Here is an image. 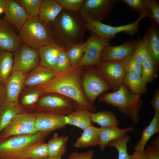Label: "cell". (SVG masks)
I'll list each match as a JSON object with an SVG mask.
<instances>
[{
  "mask_svg": "<svg viewBox=\"0 0 159 159\" xmlns=\"http://www.w3.org/2000/svg\"><path fill=\"white\" fill-rule=\"evenodd\" d=\"M75 102L62 95L54 93L44 94L34 106L32 112L66 116L76 109Z\"/></svg>",
  "mask_w": 159,
  "mask_h": 159,
  "instance_id": "8992f818",
  "label": "cell"
},
{
  "mask_svg": "<svg viewBox=\"0 0 159 159\" xmlns=\"http://www.w3.org/2000/svg\"><path fill=\"white\" fill-rule=\"evenodd\" d=\"M150 104L154 107L155 112H159V89L154 92Z\"/></svg>",
  "mask_w": 159,
  "mask_h": 159,
  "instance_id": "bcb514c9",
  "label": "cell"
},
{
  "mask_svg": "<svg viewBox=\"0 0 159 159\" xmlns=\"http://www.w3.org/2000/svg\"><path fill=\"white\" fill-rule=\"evenodd\" d=\"M117 0H85L78 12L86 23L101 21L110 14Z\"/></svg>",
  "mask_w": 159,
  "mask_h": 159,
  "instance_id": "30bf717a",
  "label": "cell"
},
{
  "mask_svg": "<svg viewBox=\"0 0 159 159\" xmlns=\"http://www.w3.org/2000/svg\"><path fill=\"white\" fill-rule=\"evenodd\" d=\"M86 23L78 12L63 9L53 22L49 25L54 43L67 49L83 42Z\"/></svg>",
  "mask_w": 159,
  "mask_h": 159,
  "instance_id": "7a4b0ae2",
  "label": "cell"
},
{
  "mask_svg": "<svg viewBox=\"0 0 159 159\" xmlns=\"http://www.w3.org/2000/svg\"><path fill=\"white\" fill-rule=\"evenodd\" d=\"M4 13L3 19L9 22L18 33L29 19L23 7L16 0H7Z\"/></svg>",
  "mask_w": 159,
  "mask_h": 159,
  "instance_id": "e0dca14e",
  "label": "cell"
},
{
  "mask_svg": "<svg viewBox=\"0 0 159 159\" xmlns=\"http://www.w3.org/2000/svg\"><path fill=\"white\" fill-rule=\"evenodd\" d=\"M95 154L93 150H88L83 152H74L71 153L67 159H92Z\"/></svg>",
  "mask_w": 159,
  "mask_h": 159,
  "instance_id": "ee69618b",
  "label": "cell"
},
{
  "mask_svg": "<svg viewBox=\"0 0 159 159\" xmlns=\"http://www.w3.org/2000/svg\"><path fill=\"white\" fill-rule=\"evenodd\" d=\"M138 42V39H136L126 41L117 46L108 45L102 52L100 62L122 61L132 54Z\"/></svg>",
  "mask_w": 159,
  "mask_h": 159,
  "instance_id": "5bb4252c",
  "label": "cell"
},
{
  "mask_svg": "<svg viewBox=\"0 0 159 159\" xmlns=\"http://www.w3.org/2000/svg\"><path fill=\"white\" fill-rule=\"evenodd\" d=\"M82 73L81 84L85 95L93 105L96 99L111 87L97 65L87 66Z\"/></svg>",
  "mask_w": 159,
  "mask_h": 159,
  "instance_id": "52a82bcc",
  "label": "cell"
},
{
  "mask_svg": "<svg viewBox=\"0 0 159 159\" xmlns=\"http://www.w3.org/2000/svg\"><path fill=\"white\" fill-rule=\"evenodd\" d=\"M110 40L103 39L91 32L86 41L87 44L83 56L80 62L74 67L97 66L100 62L102 52L105 47L110 45Z\"/></svg>",
  "mask_w": 159,
  "mask_h": 159,
  "instance_id": "7c38bea8",
  "label": "cell"
},
{
  "mask_svg": "<svg viewBox=\"0 0 159 159\" xmlns=\"http://www.w3.org/2000/svg\"><path fill=\"white\" fill-rule=\"evenodd\" d=\"M87 42L72 45L67 49L72 67L77 65L81 60L84 54Z\"/></svg>",
  "mask_w": 159,
  "mask_h": 159,
  "instance_id": "d590c367",
  "label": "cell"
},
{
  "mask_svg": "<svg viewBox=\"0 0 159 159\" xmlns=\"http://www.w3.org/2000/svg\"><path fill=\"white\" fill-rule=\"evenodd\" d=\"M23 44L19 34L11 24L0 19V50L13 53Z\"/></svg>",
  "mask_w": 159,
  "mask_h": 159,
  "instance_id": "9a60e30c",
  "label": "cell"
},
{
  "mask_svg": "<svg viewBox=\"0 0 159 159\" xmlns=\"http://www.w3.org/2000/svg\"><path fill=\"white\" fill-rule=\"evenodd\" d=\"M131 136L128 134L112 140L107 146L113 147L118 152V159H131L132 155H129L127 152V143L130 141Z\"/></svg>",
  "mask_w": 159,
  "mask_h": 159,
  "instance_id": "e575fe53",
  "label": "cell"
},
{
  "mask_svg": "<svg viewBox=\"0 0 159 159\" xmlns=\"http://www.w3.org/2000/svg\"><path fill=\"white\" fill-rule=\"evenodd\" d=\"M148 9L151 12L150 18L159 25V1L157 0H148Z\"/></svg>",
  "mask_w": 159,
  "mask_h": 159,
  "instance_id": "7bdbcfd3",
  "label": "cell"
},
{
  "mask_svg": "<svg viewBox=\"0 0 159 159\" xmlns=\"http://www.w3.org/2000/svg\"><path fill=\"white\" fill-rule=\"evenodd\" d=\"M26 75L13 70L4 85L6 91L5 103H18Z\"/></svg>",
  "mask_w": 159,
  "mask_h": 159,
  "instance_id": "d6986e66",
  "label": "cell"
},
{
  "mask_svg": "<svg viewBox=\"0 0 159 159\" xmlns=\"http://www.w3.org/2000/svg\"><path fill=\"white\" fill-rule=\"evenodd\" d=\"M42 0H16L25 10L29 19L38 16Z\"/></svg>",
  "mask_w": 159,
  "mask_h": 159,
  "instance_id": "8d00e7d4",
  "label": "cell"
},
{
  "mask_svg": "<svg viewBox=\"0 0 159 159\" xmlns=\"http://www.w3.org/2000/svg\"><path fill=\"white\" fill-rule=\"evenodd\" d=\"M13 70V53L0 50V84L4 85Z\"/></svg>",
  "mask_w": 159,
  "mask_h": 159,
  "instance_id": "4dcf8cb0",
  "label": "cell"
},
{
  "mask_svg": "<svg viewBox=\"0 0 159 159\" xmlns=\"http://www.w3.org/2000/svg\"><path fill=\"white\" fill-rule=\"evenodd\" d=\"M121 62L126 73L141 74L142 66L133 57L132 55Z\"/></svg>",
  "mask_w": 159,
  "mask_h": 159,
  "instance_id": "ab89813d",
  "label": "cell"
},
{
  "mask_svg": "<svg viewBox=\"0 0 159 159\" xmlns=\"http://www.w3.org/2000/svg\"><path fill=\"white\" fill-rule=\"evenodd\" d=\"M83 67H72L69 70L59 74L48 83L40 86L44 94L54 93L66 96L74 100L77 109H85L94 112L95 107L87 100L83 92L81 84Z\"/></svg>",
  "mask_w": 159,
  "mask_h": 159,
  "instance_id": "6da1fadb",
  "label": "cell"
},
{
  "mask_svg": "<svg viewBox=\"0 0 159 159\" xmlns=\"http://www.w3.org/2000/svg\"><path fill=\"white\" fill-rule=\"evenodd\" d=\"M144 151L147 159H159V150L151 145L145 148Z\"/></svg>",
  "mask_w": 159,
  "mask_h": 159,
  "instance_id": "f6af8a7d",
  "label": "cell"
},
{
  "mask_svg": "<svg viewBox=\"0 0 159 159\" xmlns=\"http://www.w3.org/2000/svg\"><path fill=\"white\" fill-rule=\"evenodd\" d=\"M100 128L92 125L83 130L81 136L73 144L77 148H86L89 146H97L99 142Z\"/></svg>",
  "mask_w": 159,
  "mask_h": 159,
  "instance_id": "d4e9b609",
  "label": "cell"
},
{
  "mask_svg": "<svg viewBox=\"0 0 159 159\" xmlns=\"http://www.w3.org/2000/svg\"><path fill=\"white\" fill-rule=\"evenodd\" d=\"M158 25L151 19L148 29L143 39L145 43L148 52L156 66L159 67V29Z\"/></svg>",
  "mask_w": 159,
  "mask_h": 159,
  "instance_id": "ffe728a7",
  "label": "cell"
},
{
  "mask_svg": "<svg viewBox=\"0 0 159 159\" xmlns=\"http://www.w3.org/2000/svg\"><path fill=\"white\" fill-rule=\"evenodd\" d=\"M48 157L47 143L38 141L30 146L26 151V159H44Z\"/></svg>",
  "mask_w": 159,
  "mask_h": 159,
  "instance_id": "d6a6232c",
  "label": "cell"
},
{
  "mask_svg": "<svg viewBox=\"0 0 159 159\" xmlns=\"http://www.w3.org/2000/svg\"><path fill=\"white\" fill-rule=\"evenodd\" d=\"M44 94L43 89L40 87H23L18 102L25 111L32 112L35 104Z\"/></svg>",
  "mask_w": 159,
  "mask_h": 159,
  "instance_id": "603a6c76",
  "label": "cell"
},
{
  "mask_svg": "<svg viewBox=\"0 0 159 159\" xmlns=\"http://www.w3.org/2000/svg\"><path fill=\"white\" fill-rule=\"evenodd\" d=\"M25 111L18 103L5 102L0 106V133L17 114Z\"/></svg>",
  "mask_w": 159,
  "mask_h": 159,
  "instance_id": "f546056e",
  "label": "cell"
},
{
  "mask_svg": "<svg viewBox=\"0 0 159 159\" xmlns=\"http://www.w3.org/2000/svg\"><path fill=\"white\" fill-rule=\"evenodd\" d=\"M151 145L159 150V135L152 142Z\"/></svg>",
  "mask_w": 159,
  "mask_h": 159,
  "instance_id": "681fc988",
  "label": "cell"
},
{
  "mask_svg": "<svg viewBox=\"0 0 159 159\" xmlns=\"http://www.w3.org/2000/svg\"><path fill=\"white\" fill-rule=\"evenodd\" d=\"M151 12L149 9L140 13L138 18L131 24L121 26H114L104 24L101 21H92L86 23V29L93 32L101 38L110 40L116 37L118 33L124 32L130 36L135 35L138 31L140 22L143 19L150 17Z\"/></svg>",
  "mask_w": 159,
  "mask_h": 159,
  "instance_id": "ba28073f",
  "label": "cell"
},
{
  "mask_svg": "<svg viewBox=\"0 0 159 159\" xmlns=\"http://www.w3.org/2000/svg\"><path fill=\"white\" fill-rule=\"evenodd\" d=\"M72 67L67 49H64L59 55L55 71L58 74H60L69 70Z\"/></svg>",
  "mask_w": 159,
  "mask_h": 159,
  "instance_id": "f35d334b",
  "label": "cell"
},
{
  "mask_svg": "<svg viewBox=\"0 0 159 159\" xmlns=\"http://www.w3.org/2000/svg\"><path fill=\"white\" fill-rule=\"evenodd\" d=\"M141 95L132 93L122 84L115 91L101 94L98 101L117 107L122 113L129 116L136 123L139 120L138 114L143 104Z\"/></svg>",
  "mask_w": 159,
  "mask_h": 159,
  "instance_id": "3957f363",
  "label": "cell"
},
{
  "mask_svg": "<svg viewBox=\"0 0 159 159\" xmlns=\"http://www.w3.org/2000/svg\"><path fill=\"white\" fill-rule=\"evenodd\" d=\"M90 115L92 122L100 125L101 127H106L113 126H118V120L115 115L109 111H103L97 112H90Z\"/></svg>",
  "mask_w": 159,
  "mask_h": 159,
  "instance_id": "1f68e13d",
  "label": "cell"
},
{
  "mask_svg": "<svg viewBox=\"0 0 159 159\" xmlns=\"http://www.w3.org/2000/svg\"><path fill=\"white\" fill-rule=\"evenodd\" d=\"M44 159H62L61 157H48Z\"/></svg>",
  "mask_w": 159,
  "mask_h": 159,
  "instance_id": "816d5d0a",
  "label": "cell"
},
{
  "mask_svg": "<svg viewBox=\"0 0 159 159\" xmlns=\"http://www.w3.org/2000/svg\"><path fill=\"white\" fill-rule=\"evenodd\" d=\"M7 3V0H0V7L5 11Z\"/></svg>",
  "mask_w": 159,
  "mask_h": 159,
  "instance_id": "f907efd6",
  "label": "cell"
},
{
  "mask_svg": "<svg viewBox=\"0 0 159 159\" xmlns=\"http://www.w3.org/2000/svg\"><path fill=\"white\" fill-rule=\"evenodd\" d=\"M36 120L35 113L32 112L24 111L17 114L0 133V139L36 133L38 131L35 127Z\"/></svg>",
  "mask_w": 159,
  "mask_h": 159,
  "instance_id": "9c48e42d",
  "label": "cell"
},
{
  "mask_svg": "<svg viewBox=\"0 0 159 159\" xmlns=\"http://www.w3.org/2000/svg\"><path fill=\"white\" fill-rule=\"evenodd\" d=\"M58 74L56 71L39 65L26 75L23 87H39L55 79Z\"/></svg>",
  "mask_w": 159,
  "mask_h": 159,
  "instance_id": "2e32d148",
  "label": "cell"
},
{
  "mask_svg": "<svg viewBox=\"0 0 159 159\" xmlns=\"http://www.w3.org/2000/svg\"><path fill=\"white\" fill-rule=\"evenodd\" d=\"M156 133L159 135V112L155 111L153 119L143 130L140 139L134 147L135 151L143 152L147 142Z\"/></svg>",
  "mask_w": 159,
  "mask_h": 159,
  "instance_id": "484cf974",
  "label": "cell"
},
{
  "mask_svg": "<svg viewBox=\"0 0 159 159\" xmlns=\"http://www.w3.org/2000/svg\"><path fill=\"white\" fill-rule=\"evenodd\" d=\"M18 34L23 43L35 49L54 43L49 25L38 16L28 19Z\"/></svg>",
  "mask_w": 159,
  "mask_h": 159,
  "instance_id": "5b68a950",
  "label": "cell"
},
{
  "mask_svg": "<svg viewBox=\"0 0 159 159\" xmlns=\"http://www.w3.org/2000/svg\"><path fill=\"white\" fill-rule=\"evenodd\" d=\"M64 9L73 12H78L85 3V0H56Z\"/></svg>",
  "mask_w": 159,
  "mask_h": 159,
  "instance_id": "60d3db41",
  "label": "cell"
},
{
  "mask_svg": "<svg viewBox=\"0 0 159 159\" xmlns=\"http://www.w3.org/2000/svg\"><path fill=\"white\" fill-rule=\"evenodd\" d=\"M69 139L68 136H59L57 133H54L47 143L48 157H61L63 156L67 151Z\"/></svg>",
  "mask_w": 159,
  "mask_h": 159,
  "instance_id": "83f0119b",
  "label": "cell"
},
{
  "mask_svg": "<svg viewBox=\"0 0 159 159\" xmlns=\"http://www.w3.org/2000/svg\"><path fill=\"white\" fill-rule=\"evenodd\" d=\"M35 113V127L38 132H51L53 131L63 129L67 125L65 116L47 113Z\"/></svg>",
  "mask_w": 159,
  "mask_h": 159,
  "instance_id": "ac0fdd59",
  "label": "cell"
},
{
  "mask_svg": "<svg viewBox=\"0 0 159 159\" xmlns=\"http://www.w3.org/2000/svg\"><path fill=\"white\" fill-rule=\"evenodd\" d=\"M51 133L38 132L32 135H16L0 139V159H26L29 147L44 140Z\"/></svg>",
  "mask_w": 159,
  "mask_h": 159,
  "instance_id": "277c9868",
  "label": "cell"
},
{
  "mask_svg": "<svg viewBox=\"0 0 159 159\" xmlns=\"http://www.w3.org/2000/svg\"><path fill=\"white\" fill-rule=\"evenodd\" d=\"M90 112L85 109H77L65 116L66 124L73 125L84 130L92 125Z\"/></svg>",
  "mask_w": 159,
  "mask_h": 159,
  "instance_id": "4316f807",
  "label": "cell"
},
{
  "mask_svg": "<svg viewBox=\"0 0 159 159\" xmlns=\"http://www.w3.org/2000/svg\"><path fill=\"white\" fill-rule=\"evenodd\" d=\"M6 98V91L4 85L0 83V106L4 103Z\"/></svg>",
  "mask_w": 159,
  "mask_h": 159,
  "instance_id": "7dc6e473",
  "label": "cell"
},
{
  "mask_svg": "<svg viewBox=\"0 0 159 159\" xmlns=\"http://www.w3.org/2000/svg\"><path fill=\"white\" fill-rule=\"evenodd\" d=\"M13 54V70L25 74L39 65L40 56L38 49L33 48L24 44Z\"/></svg>",
  "mask_w": 159,
  "mask_h": 159,
  "instance_id": "8fae6325",
  "label": "cell"
},
{
  "mask_svg": "<svg viewBox=\"0 0 159 159\" xmlns=\"http://www.w3.org/2000/svg\"><path fill=\"white\" fill-rule=\"evenodd\" d=\"M4 12V11L3 10V9L0 7V14H1L2 13Z\"/></svg>",
  "mask_w": 159,
  "mask_h": 159,
  "instance_id": "f5cc1de1",
  "label": "cell"
},
{
  "mask_svg": "<svg viewBox=\"0 0 159 159\" xmlns=\"http://www.w3.org/2000/svg\"><path fill=\"white\" fill-rule=\"evenodd\" d=\"M158 69L148 52L147 59L142 65L141 74L146 84L153 81L156 77L157 70Z\"/></svg>",
  "mask_w": 159,
  "mask_h": 159,
  "instance_id": "836d02e7",
  "label": "cell"
},
{
  "mask_svg": "<svg viewBox=\"0 0 159 159\" xmlns=\"http://www.w3.org/2000/svg\"><path fill=\"white\" fill-rule=\"evenodd\" d=\"M130 8L140 13L148 9V0H122Z\"/></svg>",
  "mask_w": 159,
  "mask_h": 159,
  "instance_id": "b9f144b4",
  "label": "cell"
},
{
  "mask_svg": "<svg viewBox=\"0 0 159 159\" xmlns=\"http://www.w3.org/2000/svg\"><path fill=\"white\" fill-rule=\"evenodd\" d=\"M138 39V44L132 56L142 66L147 59L148 51L143 40L140 38Z\"/></svg>",
  "mask_w": 159,
  "mask_h": 159,
  "instance_id": "74e56055",
  "label": "cell"
},
{
  "mask_svg": "<svg viewBox=\"0 0 159 159\" xmlns=\"http://www.w3.org/2000/svg\"><path fill=\"white\" fill-rule=\"evenodd\" d=\"M134 130V128L132 126L124 129L120 128L116 126L100 127L98 145L100 150L103 151L106 146L112 140L126 135L130 132Z\"/></svg>",
  "mask_w": 159,
  "mask_h": 159,
  "instance_id": "7402d4cb",
  "label": "cell"
},
{
  "mask_svg": "<svg viewBox=\"0 0 159 159\" xmlns=\"http://www.w3.org/2000/svg\"><path fill=\"white\" fill-rule=\"evenodd\" d=\"M114 92L123 84L126 74L121 62H100L97 65Z\"/></svg>",
  "mask_w": 159,
  "mask_h": 159,
  "instance_id": "4fadbf2b",
  "label": "cell"
},
{
  "mask_svg": "<svg viewBox=\"0 0 159 159\" xmlns=\"http://www.w3.org/2000/svg\"><path fill=\"white\" fill-rule=\"evenodd\" d=\"M123 84L133 94L141 95L147 92L146 84L140 74L126 73Z\"/></svg>",
  "mask_w": 159,
  "mask_h": 159,
  "instance_id": "f1b7e54d",
  "label": "cell"
},
{
  "mask_svg": "<svg viewBox=\"0 0 159 159\" xmlns=\"http://www.w3.org/2000/svg\"><path fill=\"white\" fill-rule=\"evenodd\" d=\"M131 159H147V158L144 151L138 152L134 151L132 155Z\"/></svg>",
  "mask_w": 159,
  "mask_h": 159,
  "instance_id": "c3c4849f",
  "label": "cell"
},
{
  "mask_svg": "<svg viewBox=\"0 0 159 159\" xmlns=\"http://www.w3.org/2000/svg\"><path fill=\"white\" fill-rule=\"evenodd\" d=\"M64 49L55 43L40 48L39 65L55 71L59 55Z\"/></svg>",
  "mask_w": 159,
  "mask_h": 159,
  "instance_id": "44dd1931",
  "label": "cell"
},
{
  "mask_svg": "<svg viewBox=\"0 0 159 159\" xmlns=\"http://www.w3.org/2000/svg\"><path fill=\"white\" fill-rule=\"evenodd\" d=\"M63 9L56 0H42L38 16L49 25L54 22Z\"/></svg>",
  "mask_w": 159,
  "mask_h": 159,
  "instance_id": "cb8c5ba5",
  "label": "cell"
}]
</instances>
